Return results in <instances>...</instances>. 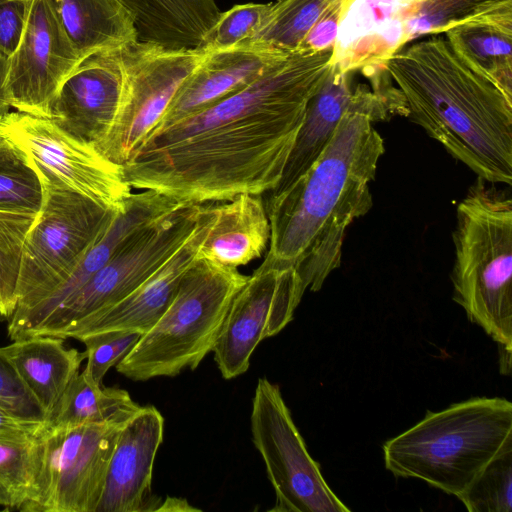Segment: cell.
<instances>
[{"instance_id": "obj_9", "label": "cell", "mask_w": 512, "mask_h": 512, "mask_svg": "<svg viewBox=\"0 0 512 512\" xmlns=\"http://www.w3.org/2000/svg\"><path fill=\"white\" fill-rule=\"evenodd\" d=\"M139 409L98 423L40 427L36 480L21 512H96L118 436Z\"/></svg>"}, {"instance_id": "obj_20", "label": "cell", "mask_w": 512, "mask_h": 512, "mask_svg": "<svg viewBox=\"0 0 512 512\" xmlns=\"http://www.w3.org/2000/svg\"><path fill=\"white\" fill-rule=\"evenodd\" d=\"M417 0H346L334 44L332 65L371 76L403 49L401 26Z\"/></svg>"}, {"instance_id": "obj_19", "label": "cell", "mask_w": 512, "mask_h": 512, "mask_svg": "<svg viewBox=\"0 0 512 512\" xmlns=\"http://www.w3.org/2000/svg\"><path fill=\"white\" fill-rule=\"evenodd\" d=\"M288 54L245 43L205 53L152 130L171 125L238 92Z\"/></svg>"}, {"instance_id": "obj_23", "label": "cell", "mask_w": 512, "mask_h": 512, "mask_svg": "<svg viewBox=\"0 0 512 512\" xmlns=\"http://www.w3.org/2000/svg\"><path fill=\"white\" fill-rule=\"evenodd\" d=\"M0 353L14 367L47 419L86 359L85 351L67 348L63 338L48 335L14 340L0 347Z\"/></svg>"}, {"instance_id": "obj_40", "label": "cell", "mask_w": 512, "mask_h": 512, "mask_svg": "<svg viewBox=\"0 0 512 512\" xmlns=\"http://www.w3.org/2000/svg\"><path fill=\"white\" fill-rule=\"evenodd\" d=\"M190 510H198L197 508L191 507L185 499L175 498V497H166L164 501L161 502L157 511H190Z\"/></svg>"}, {"instance_id": "obj_35", "label": "cell", "mask_w": 512, "mask_h": 512, "mask_svg": "<svg viewBox=\"0 0 512 512\" xmlns=\"http://www.w3.org/2000/svg\"><path fill=\"white\" fill-rule=\"evenodd\" d=\"M0 408L12 417L41 426L47 417L11 363L0 353Z\"/></svg>"}, {"instance_id": "obj_16", "label": "cell", "mask_w": 512, "mask_h": 512, "mask_svg": "<svg viewBox=\"0 0 512 512\" xmlns=\"http://www.w3.org/2000/svg\"><path fill=\"white\" fill-rule=\"evenodd\" d=\"M213 219L214 205L205 206L190 237L167 262L127 296L69 330L63 339L80 341L111 331L146 333L165 312L183 274L195 262Z\"/></svg>"}, {"instance_id": "obj_18", "label": "cell", "mask_w": 512, "mask_h": 512, "mask_svg": "<svg viewBox=\"0 0 512 512\" xmlns=\"http://www.w3.org/2000/svg\"><path fill=\"white\" fill-rule=\"evenodd\" d=\"M183 202L152 190L131 194L125 208L90 247L72 273L44 300L21 315L11 316L8 335L12 341L31 336L65 301L79 291L109 260L122 241L135 229L165 214Z\"/></svg>"}, {"instance_id": "obj_27", "label": "cell", "mask_w": 512, "mask_h": 512, "mask_svg": "<svg viewBox=\"0 0 512 512\" xmlns=\"http://www.w3.org/2000/svg\"><path fill=\"white\" fill-rule=\"evenodd\" d=\"M140 407L126 390L102 387L84 369L70 381L46 425L58 428L98 423Z\"/></svg>"}, {"instance_id": "obj_32", "label": "cell", "mask_w": 512, "mask_h": 512, "mask_svg": "<svg viewBox=\"0 0 512 512\" xmlns=\"http://www.w3.org/2000/svg\"><path fill=\"white\" fill-rule=\"evenodd\" d=\"M458 498L470 512H511L512 444L495 455Z\"/></svg>"}, {"instance_id": "obj_21", "label": "cell", "mask_w": 512, "mask_h": 512, "mask_svg": "<svg viewBox=\"0 0 512 512\" xmlns=\"http://www.w3.org/2000/svg\"><path fill=\"white\" fill-rule=\"evenodd\" d=\"M353 73L332 65L321 87L307 104L303 123L282 177L276 188L269 193L286 189L320 156L361 89L362 84L353 85Z\"/></svg>"}, {"instance_id": "obj_11", "label": "cell", "mask_w": 512, "mask_h": 512, "mask_svg": "<svg viewBox=\"0 0 512 512\" xmlns=\"http://www.w3.org/2000/svg\"><path fill=\"white\" fill-rule=\"evenodd\" d=\"M125 70L121 103L97 150L123 165L161 119L179 86L205 53L135 41L120 48Z\"/></svg>"}, {"instance_id": "obj_26", "label": "cell", "mask_w": 512, "mask_h": 512, "mask_svg": "<svg viewBox=\"0 0 512 512\" xmlns=\"http://www.w3.org/2000/svg\"><path fill=\"white\" fill-rule=\"evenodd\" d=\"M346 0H278L245 44L291 53L300 50L316 26L342 12ZM242 44V43H241Z\"/></svg>"}, {"instance_id": "obj_13", "label": "cell", "mask_w": 512, "mask_h": 512, "mask_svg": "<svg viewBox=\"0 0 512 512\" xmlns=\"http://www.w3.org/2000/svg\"><path fill=\"white\" fill-rule=\"evenodd\" d=\"M305 291L294 265L265 257L233 297L212 349L224 379L248 370L257 345L287 326Z\"/></svg>"}, {"instance_id": "obj_24", "label": "cell", "mask_w": 512, "mask_h": 512, "mask_svg": "<svg viewBox=\"0 0 512 512\" xmlns=\"http://www.w3.org/2000/svg\"><path fill=\"white\" fill-rule=\"evenodd\" d=\"M64 29L82 59L138 41L132 13L121 0H55Z\"/></svg>"}, {"instance_id": "obj_15", "label": "cell", "mask_w": 512, "mask_h": 512, "mask_svg": "<svg viewBox=\"0 0 512 512\" xmlns=\"http://www.w3.org/2000/svg\"><path fill=\"white\" fill-rule=\"evenodd\" d=\"M125 84L120 49L84 58L53 98L49 119L73 138L95 148L116 118Z\"/></svg>"}, {"instance_id": "obj_12", "label": "cell", "mask_w": 512, "mask_h": 512, "mask_svg": "<svg viewBox=\"0 0 512 512\" xmlns=\"http://www.w3.org/2000/svg\"><path fill=\"white\" fill-rule=\"evenodd\" d=\"M0 137L23 151L40 176L107 209L122 211L132 194L120 165L93 145L68 135L49 118L9 111L0 117Z\"/></svg>"}, {"instance_id": "obj_10", "label": "cell", "mask_w": 512, "mask_h": 512, "mask_svg": "<svg viewBox=\"0 0 512 512\" xmlns=\"http://www.w3.org/2000/svg\"><path fill=\"white\" fill-rule=\"evenodd\" d=\"M252 441L276 501L271 512H349L310 456L277 384L259 378L250 416Z\"/></svg>"}, {"instance_id": "obj_22", "label": "cell", "mask_w": 512, "mask_h": 512, "mask_svg": "<svg viewBox=\"0 0 512 512\" xmlns=\"http://www.w3.org/2000/svg\"><path fill=\"white\" fill-rule=\"evenodd\" d=\"M269 239V219L261 195L240 194L214 205V219L196 259L238 268L259 258Z\"/></svg>"}, {"instance_id": "obj_33", "label": "cell", "mask_w": 512, "mask_h": 512, "mask_svg": "<svg viewBox=\"0 0 512 512\" xmlns=\"http://www.w3.org/2000/svg\"><path fill=\"white\" fill-rule=\"evenodd\" d=\"M271 3L236 5L221 12L216 22L205 33L197 49L204 53L224 50L248 40L267 15Z\"/></svg>"}, {"instance_id": "obj_6", "label": "cell", "mask_w": 512, "mask_h": 512, "mask_svg": "<svg viewBox=\"0 0 512 512\" xmlns=\"http://www.w3.org/2000/svg\"><path fill=\"white\" fill-rule=\"evenodd\" d=\"M247 278L237 268L196 259L162 316L116 364L117 372L146 381L196 369L212 351L231 301Z\"/></svg>"}, {"instance_id": "obj_8", "label": "cell", "mask_w": 512, "mask_h": 512, "mask_svg": "<svg viewBox=\"0 0 512 512\" xmlns=\"http://www.w3.org/2000/svg\"><path fill=\"white\" fill-rule=\"evenodd\" d=\"M203 210L204 205L183 203L139 226L32 336L63 338L83 320L127 296L179 250L196 228Z\"/></svg>"}, {"instance_id": "obj_38", "label": "cell", "mask_w": 512, "mask_h": 512, "mask_svg": "<svg viewBox=\"0 0 512 512\" xmlns=\"http://www.w3.org/2000/svg\"><path fill=\"white\" fill-rule=\"evenodd\" d=\"M9 56L0 50V117L10 111L6 94V81L9 69Z\"/></svg>"}, {"instance_id": "obj_37", "label": "cell", "mask_w": 512, "mask_h": 512, "mask_svg": "<svg viewBox=\"0 0 512 512\" xmlns=\"http://www.w3.org/2000/svg\"><path fill=\"white\" fill-rule=\"evenodd\" d=\"M41 426L24 423L0 408V434H19L33 432Z\"/></svg>"}, {"instance_id": "obj_36", "label": "cell", "mask_w": 512, "mask_h": 512, "mask_svg": "<svg viewBox=\"0 0 512 512\" xmlns=\"http://www.w3.org/2000/svg\"><path fill=\"white\" fill-rule=\"evenodd\" d=\"M32 0H0V50L9 57L18 48Z\"/></svg>"}, {"instance_id": "obj_14", "label": "cell", "mask_w": 512, "mask_h": 512, "mask_svg": "<svg viewBox=\"0 0 512 512\" xmlns=\"http://www.w3.org/2000/svg\"><path fill=\"white\" fill-rule=\"evenodd\" d=\"M82 60L62 25L55 0H32L21 42L9 58L10 107L49 118L53 98Z\"/></svg>"}, {"instance_id": "obj_1", "label": "cell", "mask_w": 512, "mask_h": 512, "mask_svg": "<svg viewBox=\"0 0 512 512\" xmlns=\"http://www.w3.org/2000/svg\"><path fill=\"white\" fill-rule=\"evenodd\" d=\"M334 49L289 53L217 103L152 130L121 165L131 188L179 202L229 201L278 185Z\"/></svg>"}, {"instance_id": "obj_28", "label": "cell", "mask_w": 512, "mask_h": 512, "mask_svg": "<svg viewBox=\"0 0 512 512\" xmlns=\"http://www.w3.org/2000/svg\"><path fill=\"white\" fill-rule=\"evenodd\" d=\"M507 11H512V0H417L402 22L401 44Z\"/></svg>"}, {"instance_id": "obj_2", "label": "cell", "mask_w": 512, "mask_h": 512, "mask_svg": "<svg viewBox=\"0 0 512 512\" xmlns=\"http://www.w3.org/2000/svg\"><path fill=\"white\" fill-rule=\"evenodd\" d=\"M402 115L389 90L361 86L314 164L286 189L269 193L267 258L295 266L305 290L319 291L341 265L348 227L373 206L371 183L385 152L375 122Z\"/></svg>"}, {"instance_id": "obj_34", "label": "cell", "mask_w": 512, "mask_h": 512, "mask_svg": "<svg viewBox=\"0 0 512 512\" xmlns=\"http://www.w3.org/2000/svg\"><path fill=\"white\" fill-rule=\"evenodd\" d=\"M142 335L138 331H111L83 338L80 341L85 344L87 360L84 369L102 384L107 371L129 353Z\"/></svg>"}, {"instance_id": "obj_31", "label": "cell", "mask_w": 512, "mask_h": 512, "mask_svg": "<svg viewBox=\"0 0 512 512\" xmlns=\"http://www.w3.org/2000/svg\"><path fill=\"white\" fill-rule=\"evenodd\" d=\"M37 214L0 210V317L16 309L23 246Z\"/></svg>"}, {"instance_id": "obj_30", "label": "cell", "mask_w": 512, "mask_h": 512, "mask_svg": "<svg viewBox=\"0 0 512 512\" xmlns=\"http://www.w3.org/2000/svg\"><path fill=\"white\" fill-rule=\"evenodd\" d=\"M42 201L37 169L23 151L5 139L0 148V210L37 214Z\"/></svg>"}, {"instance_id": "obj_4", "label": "cell", "mask_w": 512, "mask_h": 512, "mask_svg": "<svg viewBox=\"0 0 512 512\" xmlns=\"http://www.w3.org/2000/svg\"><path fill=\"white\" fill-rule=\"evenodd\" d=\"M478 178L456 208L452 233L453 300L500 347L508 374L512 352V200Z\"/></svg>"}, {"instance_id": "obj_29", "label": "cell", "mask_w": 512, "mask_h": 512, "mask_svg": "<svg viewBox=\"0 0 512 512\" xmlns=\"http://www.w3.org/2000/svg\"><path fill=\"white\" fill-rule=\"evenodd\" d=\"M38 430L0 434V506L6 509L21 511L31 495L39 465Z\"/></svg>"}, {"instance_id": "obj_41", "label": "cell", "mask_w": 512, "mask_h": 512, "mask_svg": "<svg viewBox=\"0 0 512 512\" xmlns=\"http://www.w3.org/2000/svg\"><path fill=\"white\" fill-rule=\"evenodd\" d=\"M4 141H5V139H4V138H2V137H0V148H1V146L3 145Z\"/></svg>"}, {"instance_id": "obj_17", "label": "cell", "mask_w": 512, "mask_h": 512, "mask_svg": "<svg viewBox=\"0 0 512 512\" xmlns=\"http://www.w3.org/2000/svg\"><path fill=\"white\" fill-rule=\"evenodd\" d=\"M164 417L141 406L122 428L107 470L96 512L157 511L162 499L152 493V471L163 441Z\"/></svg>"}, {"instance_id": "obj_3", "label": "cell", "mask_w": 512, "mask_h": 512, "mask_svg": "<svg viewBox=\"0 0 512 512\" xmlns=\"http://www.w3.org/2000/svg\"><path fill=\"white\" fill-rule=\"evenodd\" d=\"M384 69L406 116L478 178L512 184V97L470 68L447 39L393 54Z\"/></svg>"}, {"instance_id": "obj_25", "label": "cell", "mask_w": 512, "mask_h": 512, "mask_svg": "<svg viewBox=\"0 0 512 512\" xmlns=\"http://www.w3.org/2000/svg\"><path fill=\"white\" fill-rule=\"evenodd\" d=\"M445 34L470 68L512 97V11L465 22Z\"/></svg>"}, {"instance_id": "obj_5", "label": "cell", "mask_w": 512, "mask_h": 512, "mask_svg": "<svg viewBox=\"0 0 512 512\" xmlns=\"http://www.w3.org/2000/svg\"><path fill=\"white\" fill-rule=\"evenodd\" d=\"M512 444V403L475 397L428 411L410 429L383 445L395 477L416 478L457 498L484 466Z\"/></svg>"}, {"instance_id": "obj_7", "label": "cell", "mask_w": 512, "mask_h": 512, "mask_svg": "<svg viewBox=\"0 0 512 512\" xmlns=\"http://www.w3.org/2000/svg\"><path fill=\"white\" fill-rule=\"evenodd\" d=\"M40 178L42 206L24 242L12 316L30 310L61 284L118 213Z\"/></svg>"}, {"instance_id": "obj_39", "label": "cell", "mask_w": 512, "mask_h": 512, "mask_svg": "<svg viewBox=\"0 0 512 512\" xmlns=\"http://www.w3.org/2000/svg\"><path fill=\"white\" fill-rule=\"evenodd\" d=\"M134 16L140 17L159 8L167 0H121Z\"/></svg>"}]
</instances>
